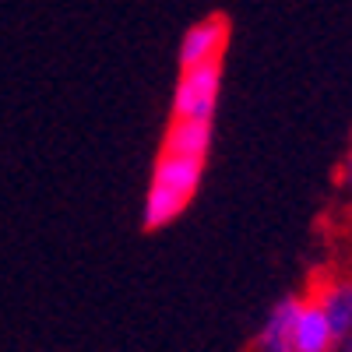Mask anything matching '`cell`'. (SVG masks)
Segmentation results:
<instances>
[{"label": "cell", "mask_w": 352, "mask_h": 352, "mask_svg": "<svg viewBox=\"0 0 352 352\" xmlns=\"http://www.w3.org/2000/svg\"><path fill=\"white\" fill-rule=\"evenodd\" d=\"M204 176V159H187V155H166L159 152V162L152 169V184L144 194V226L162 229L173 219H180L184 208L194 201Z\"/></svg>", "instance_id": "1"}, {"label": "cell", "mask_w": 352, "mask_h": 352, "mask_svg": "<svg viewBox=\"0 0 352 352\" xmlns=\"http://www.w3.org/2000/svg\"><path fill=\"white\" fill-rule=\"evenodd\" d=\"M342 190L352 197V152H349L345 162H342Z\"/></svg>", "instance_id": "8"}, {"label": "cell", "mask_w": 352, "mask_h": 352, "mask_svg": "<svg viewBox=\"0 0 352 352\" xmlns=\"http://www.w3.org/2000/svg\"><path fill=\"white\" fill-rule=\"evenodd\" d=\"M314 303L324 310L338 345L345 338H352V278H328L324 285L317 289Z\"/></svg>", "instance_id": "6"}, {"label": "cell", "mask_w": 352, "mask_h": 352, "mask_svg": "<svg viewBox=\"0 0 352 352\" xmlns=\"http://www.w3.org/2000/svg\"><path fill=\"white\" fill-rule=\"evenodd\" d=\"M219 92H222V64H204V67L180 71V78L173 85V102H169L173 120L215 124Z\"/></svg>", "instance_id": "2"}, {"label": "cell", "mask_w": 352, "mask_h": 352, "mask_svg": "<svg viewBox=\"0 0 352 352\" xmlns=\"http://www.w3.org/2000/svg\"><path fill=\"white\" fill-rule=\"evenodd\" d=\"M338 352H352V338H345V342L338 345Z\"/></svg>", "instance_id": "9"}, {"label": "cell", "mask_w": 352, "mask_h": 352, "mask_svg": "<svg viewBox=\"0 0 352 352\" xmlns=\"http://www.w3.org/2000/svg\"><path fill=\"white\" fill-rule=\"evenodd\" d=\"M349 144H352V138H349ZM349 152H352V148H349Z\"/></svg>", "instance_id": "10"}, {"label": "cell", "mask_w": 352, "mask_h": 352, "mask_svg": "<svg viewBox=\"0 0 352 352\" xmlns=\"http://www.w3.org/2000/svg\"><path fill=\"white\" fill-rule=\"evenodd\" d=\"M292 352H338V338L314 296L300 303V314L292 320Z\"/></svg>", "instance_id": "5"}, {"label": "cell", "mask_w": 352, "mask_h": 352, "mask_svg": "<svg viewBox=\"0 0 352 352\" xmlns=\"http://www.w3.org/2000/svg\"><path fill=\"white\" fill-rule=\"evenodd\" d=\"M226 43H229V21L222 14H208V18L194 21L180 39V71L222 64Z\"/></svg>", "instance_id": "3"}, {"label": "cell", "mask_w": 352, "mask_h": 352, "mask_svg": "<svg viewBox=\"0 0 352 352\" xmlns=\"http://www.w3.org/2000/svg\"><path fill=\"white\" fill-rule=\"evenodd\" d=\"M303 296L285 292V296L268 310V317L261 320V331L254 338V352H292V320L300 314Z\"/></svg>", "instance_id": "4"}, {"label": "cell", "mask_w": 352, "mask_h": 352, "mask_svg": "<svg viewBox=\"0 0 352 352\" xmlns=\"http://www.w3.org/2000/svg\"><path fill=\"white\" fill-rule=\"evenodd\" d=\"M166 155H187V159H208L212 152V124H187V120H169L162 138Z\"/></svg>", "instance_id": "7"}]
</instances>
